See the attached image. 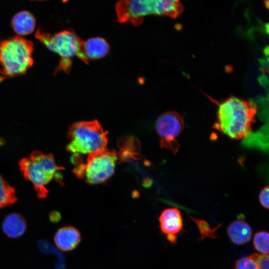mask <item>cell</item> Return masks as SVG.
Segmentation results:
<instances>
[{
  "label": "cell",
  "instance_id": "23",
  "mask_svg": "<svg viewBox=\"0 0 269 269\" xmlns=\"http://www.w3.org/2000/svg\"><path fill=\"white\" fill-rule=\"evenodd\" d=\"M32 1H43V0H30Z\"/></svg>",
  "mask_w": 269,
  "mask_h": 269
},
{
  "label": "cell",
  "instance_id": "16",
  "mask_svg": "<svg viewBox=\"0 0 269 269\" xmlns=\"http://www.w3.org/2000/svg\"><path fill=\"white\" fill-rule=\"evenodd\" d=\"M17 200L14 189L0 174V208L10 205Z\"/></svg>",
  "mask_w": 269,
  "mask_h": 269
},
{
  "label": "cell",
  "instance_id": "20",
  "mask_svg": "<svg viewBox=\"0 0 269 269\" xmlns=\"http://www.w3.org/2000/svg\"><path fill=\"white\" fill-rule=\"evenodd\" d=\"M235 269H258L255 261L251 256L245 257L237 260Z\"/></svg>",
  "mask_w": 269,
  "mask_h": 269
},
{
  "label": "cell",
  "instance_id": "19",
  "mask_svg": "<svg viewBox=\"0 0 269 269\" xmlns=\"http://www.w3.org/2000/svg\"><path fill=\"white\" fill-rule=\"evenodd\" d=\"M269 233L266 231L256 232L254 236V247L261 254H269Z\"/></svg>",
  "mask_w": 269,
  "mask_h": 269
},
{
  "label": "cell",
  "instance_id": "8",
  "mask_svg": "<svg viewBox=\"0 0 269 269\" xmlns=\"http://www.w3.org/2000/svg\"><path fill=\"white\" fill-rule=\"evenodd\" d=\"M184 127V120L178 113L168 111L160 115L155 123L160 146L171 150L174 154L176 153L180 147L177 138Z\"/></svg>",
  "mask_w": 269,
  "mask_h": 269
},
{
  "label": "cell",
  "instance_id": "15",
  "mask_svg": "<svg viewBox=\"0 0 269 269\" xmlns=\"http://www.w3.org/2000/svg\"><path fill=\"white\" fill-rule=\"evenodd\" d=\"M119 146L120 148L119 155L121 161H125L130 158H136L139 151V145L135 138L134 137H125L119 141Z\"/></svg>",
  "mask_w": 269,
  "mask_h": 269
},
{
  "label": "cell",
  "instance_id": "12",
  "mask_svg": "<svg viewBox=\"0 0 269 269\" xmlns=\"http://www.w3.org/2000/svg\"><path fill=\"white\" fill-rule=\"evenodd\" d=\"M2 229L9 238H18L25 233L26 223L21 215L12 213L8 214L3 220Z\"/></svg>",
  "mask_w": 269,
  "mask_h": 269
},
{
  "label": "cell",
  "instance_id": "9",
  "mask_svg": "<svg viewBox=\"0 0 269 269\" xmlns=\"http://www.w3.org/2000/svg\"><path fill=\"white\" fill-rule=\"evenodd\" d=\"M160 230L171 244L177 241V234L183 228V219L179 210L176 208L166 209L159 217Z\"/></svg>",
  "mask_w": 269,
  "mask_h": 269
},
{
  "label": "cell",
  "instance_id": "17",
  "mask_svg": "<svg viewBox=\"0 0 269 269\" xmlns=\"http://www.w3.org/2000/svg\"><path fill=\"white\" fill-rule=\"evenodd\" d=\"M262 130L259 131L255 134H251L249 136L245 138L244 145L247 146H256L261 148L263 150L268 148V133L266 134V131H268V129L266 130V127L262 128Z\"/></svg>",
  "mask_w": 269,
  "mask_h": 269
},
{
  "label": "cell",
  "instance_id": "22",
  "mask_svg": "<svg viewBox=\"0 0 269 269\" xmlns=\"http://www.w3.org/2000/svg\"><path fill=\"white\" fill-rule=\"evenodd\" d=\"M259 201L261 204L265 208L268 209L269 206V186H267L263 188L259 194Z\"/></svg>",
  "mask_w": 269,
  "mask_h": 269
},
{
  "label": "cell",
  "instance_id": "1",
  "mask_svg": "<svg viewBox=\"0 0 269 269\" xmlns=\"http://www.w3.org/2000/svg\"><path fill=\"white\" fill-rule=\"evenodd\" d=\"M257 111L254 102L231 96L219 105L213 128L231 139H245L252 134Z\"/></svg>",
  "mask_w": 269,
  "mask_h": 269
},
{
  "label": "cell",
  "instance_id": "4",
  "mask_svg": "<svg viewBox=\"0 0 269 269\" xmlns=\"http://www.w3.org/2000/svg\"><path fill=\"white\" fill-rule=\"evenodd\" d=\"M24 177L30 181L40 198L46 197L48 191L46 186L54 178L58 171L63 169L58 166L53 155L34 151L19 162Z\"/></svg>",
  "mask_w": 269,
  "mask_h": 269
},
{
  "label": "cell",
  "instance_id": "13",
  "mask_svg": "<svg viewBox=\"0 0 269 269\" xmlns=\"http://www.w3.org/2000/svg\"><path fill=\"white\" fill-rule=\"evenodd\" d=\"M227 234L230 240L234 244L242 245L250 241L252 230L246 222L242 220H236L229 225Z\"/></svg>",
  "mask_w": 269,
  "mask_h": 269
},
{
  "label": "cell",
  "instance_id": "21",
  "mask_svg": "<svg viewBox=\"0 0 269 269\" xmlns=\"http://www.w3.org/2000/svg\"><path fill=\"white\" fill-rule=\"evenodd\" d=\"M250 256L255 261L258 269H269L268 255L255 253L252 254Z\"/></svg>",
  "mask_w": 269,
  "mask_h": 269
},
{
  "label": "cell",
  "instance_id": "10",
  "mask_svg": "<svg viewBox=\"0 0 269 269\" xmlns=\"http://www.w3.org/2000/svg\"><path fill=\"white\" fill-rule=\"evenodd\" d=\"M110 50V45L102 37H96L83 41L81 48V60L88 64L90 60H96L105 57Z\"/></svg>",
  "mask_w": 269,
  "mask_h": 269
},
{
  "label": "cell",
  "instance_id": "5",
  "mask_svg": "<svg viewBox=\"0 0 269 269\" xmlns=\"http://www.w3.org/2000/svg\"><path fill=\"white\" fill-rule=\"evenodd\" d=\"M108 132L97 120L74 123L67 134V150L73 153L90 154L106 148Z\"/></svg>",
  "mask_w": 269,
  "mask_h": 269
},
{
  "label": "cell",
  "instance_id": "2",
  "mask_svg": "<svg viewBox=\"0 0 269 269\" xmlns=\"http://www.w3.org/2000/svg\"><path fill=\"white\" fill-rule=\"evenodd\" d=\"M180 0H120L116 5L118 21L135 26L141 24L148 15H165L176 18L182 12Z\"/></svg>",
  "mask_w": 269,
  "mask_h": 269
},
{
  "label": "cell",
  "instance_id": "14",
  "mask_svg": "<svg viewBox=\"0 0 269 269\" xmlns=\"http://www.w3.org/2000/svg\"><path fill=\"white\" fill-rule=\"evenodd\" d=\"M11 25L18 36H24L28 35L34 31L36 20L31 12L27 10H22L13 16Z\"/></svg>",
  "mask_w": 269,
  "mask_h": 269
},
{
  "label": "cell",
  "instance_id": "6",
  "mask_svg": "<svg viewBox=\"0 0 269 269\" xmlns=\"http://www.w3.org/2000/svg\"><path fill=\"white\" fill-rule=\"evenodd\" d=\"M35 36L49 50L60 56L55 74L60 71L69 73L72 65V59L75 56L82 59L81 48L83 41L72 31L63 30L52 34L38 28Z\"/></svg>",
  "mask_w": 269,
  "mask_h": 269
},
{
  "label": "cell",
  "instance_id": "11",
  "mask_svg": "<svg viewBox=\"0 0 269 269\" xmlns=\"http://www.w3.org/2000/svg\"><path fill=\"white\" fill-rule=\"evenodd\" d=\"M81 235L77 229L71 226H65L56 232L54 241L60 250L67 252L75 249L81 242Z\"/></svg>",
  "mask_w": 269,
  "mask_h": 269
},
{
  "label": "cell",
  "instance_id": "7",
  "mask_svg": "<svg viewBox=\"0 0 269 269\" xmlns=\"http://www.w3.org/2000/svg\"><path fill=\"white\" fill-rule=\"evenodd\" d=\"M117 160L114 149L105 148L89 154L84 164L83 178L91 185L106 182L114 173Z\"/></svg>",
  "mask_w": 269,
  "mask_h": 269
},
{
  "label": "cell",
  "instance_id": "18",
  "mask_svg": "<svg viewBox=\"0 0 269 269\" xmlns=\"http://www.w3.org/2000/svg\"><path fill=\"white\" fill-rule=\"evenodd\" d=\"M190 217L197 225L199 230L201 236L198 239L199 242L202 241L207 238H210L212 239L218 238V237L215 235V232L221 226L222 224L218 225L214 228H211L209 224L207 221L203 220L194 218L191 216H190Z\"/></svg>",
  "mask_w": 269,
  "mask_h": 269
},
{
  "label": "cell",
  "instance_id": "3",
  "mask_svg": "<svg viewBox=\"0 0 269 269\" xmlns=\"http://www.w3.org/2000/svg\"><path fill=\"white\" fill-rule=\"evenodd\" d=\"M33 43L20 36H15L0 42V74L5 77L25 73L33 64Z\"/></svg>",
  "mask_w": 269,
  "mask_h": 269
}]
</instances>
